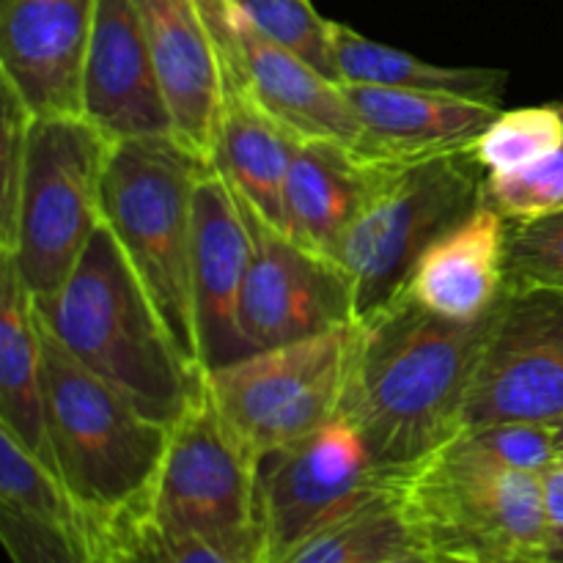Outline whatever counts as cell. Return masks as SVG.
I'll use <instances>...</instances> for the list:
<instances>
[{
  "label": "cell",
  "mask_w": 563,
  "mask_h": 563,
  "mask_svg": "<svg viewBox=\"0 0 563 563\" xmlns=\"http://www.w3.org/2000/svg\"><path fill=\"white\" fill-rule=\"evenodd\" d=\"M489 319L493 311L471 322L438 317L405 289L357 319L339 412L357 423L385 473L405 476L465 429L467 390Z\"/></svg>",
  "instance_id": "1"
},
{
  "label": "cell",
  "mask_w": 563,
  "mask_h": 563,
  "mask_svg": "<svg viewBox=\"0 0 563 563\" xmlns=\"http://www.w3.org/2000/svg\"><path fill=\"white\" fill-rule=\"evenodd\" d=\"M33 300L44 330L154 421L170 427L201 390L207 372L176 344L104 220L64 284Z\"/></svg>",
  "instance_id": "2"
},
{
  "label": "cell",
  "mask_w": 563,
  "mask_h": 563,
  "mask_svg": "<svg viewBox=\"0 0 563 563\" xmlns=\"http://www.w3.org/2000/svg\"><path fill=\"white\" fill-rule=\"evenodd\" d=\"M42 388L53 467L82 522L146 511L170 427L80 366L44 324Z\"/></svg>",
  "instance_id": "3"
},
{
  "label": "cell",
  "mask_w": 563,
  "mask_h": 563,
  "mask_svg": "<svg viewBox=\"0 0 563 563\" xmlns=\"http://www.w3.org/2000/svg\"><path fill=\"white\" fill-rule=\"evenodd\" d=\"M207 168L212 165L176 137H132L113 143L102 187V220L196 366L192 196Z\"/></svg>",
  "instance_id": "4"
},
{
  "label": "cell",
  "mask_w": 563,
  "mask_h": 563,
  "mask_svg": "<svg viewBox=\"0 0 563 563\" xmlns=\"http://www.w3.org/2000/svg\"><path fill=\"white\" fill-rule=\"evenodd\" d=\"M542 476L445 443L401 476L412 544L451 563H550Z\"/></svg>",
  "instance_id": "5"
},
{
  "label": "cell",
  "mask_w": 563,
  "mask_h": 563,
  "mask_svg": "<svg viewBox=\"0 0 563 563\" xmlns=\"http://www.w3.org/2000/svg\"><path fill=\"white\" fill-rule=\"evenodd\" d=\"M113 141L86 115H31L14 256L33 297H47L80 262L102 225V187Z\"/></svg>",
  "instance_id": "6"
},
{
  "label": "cell",
  "mask_w": 563,
  "mask_h": 563,
  "mask_svg": "<svg viewBox=\"0 0 563 563\" xmlns=\"http://www.w3.org/2000/svg\"><path fill=\"white\" fill-rule=\"evenodd\" d=\"M357 322L295 344L256 350L207 372L229 438L256 465L339 412L350 383Z\"/></svg>",
  "instance_id": "7"
},
{
  "label": "cell",
  "mask_w": 563,
  "mask_h": 563,
  "mask_svg": "<svg viewBox=\"0 0 563 563\" xmlns=\"http://www.w3.org/2000/svg\"><path fill=\"white\" fill-rule=\"evenodd\" d=\"M484 176L473 152L394 170L333 256L352 280L357 319L394 300L421 253L484 201Z\"/></svg>",
  "instance_id": "8"
},
{
  "label": "cell",
  "mask_w": 563,
  "mask_h": 563,
  "mask_svg": "<svg viewBox=\"0 0 563 563\" xmlns=\"http://www.w3.org/2000/svg\"><path fill=\"white\" fill-rule=\"evenodd\" d=\"M146 515L163 531L198 539L231 563H262L256 465L225 432L207 374L201 390L170 423Z\"/></svg>",
  "instance_id": "9"
},
{
  "label": "cell",
  "mask_w": 563,
  "mask_h": 563,
  "mask_svg": "<svg viewBox=\"0 0 563 563\" xmlns=\"http://www.w3.org/2000/svg\"><path fill=\"white\" fill-rule=\"evenodd\" d=\"M401 476L374 462L361 429L344 412L297 443L256 462L262 563L278 561L319 528L396 493Z\"/></svg>",
  "instance_id": "10"
},
{
  "label": "cell",
  "mask_w": 563,
  "mask_h": 563,
  "mask_svg": "<svg viewBox=\"0 0 563 563\" xmlns=\"http://www.w3.org/2000/svg\"><path fill=\"white\" fill-rule=\"evenodd\" d=\"M563 418V289L506 284L495 302L471 390L465 427L559 423Z\"/></svg>",
  "instance_id": "11"
},
{
  "label": "cell",
  "mask_w": 563,
  "mask_h": 563,
  "mask_svg": "<svg viewBox=\"0 0 563 563\" xmlns=\"http://www.w3.org/2000/svg\"><path fill=\"white\" fill-rule=\"evenodd\" d=\"M253 258L242 289V335L251 352L295 344L357 322L350 275L324 253L300 245L245 207Z\"/></svg>",
  "instance_id": "12"
},
{
  "label": "cell",
  "mask_w": 563,
  "mask_h": 563,
  "mask_svg": "<svg viewBox=\"0 0 563 563\" xmlns=\"http://www.w3.org/2000/svg\"><path fill=\"white\" fill-rule=\"evenodd\" d=\"M253 258L245 203L214 168L192 196V308L203 372L251 352L242 335V289Z\"/></svg>",
  "instance_id": "13"
},
{
  "label": "cell",
  "mask_w": 563,
  "mask_h": 563,
  "mask_svg": "<svg viewBox=\"0 0 563 563\" xmlns=\"http://www.w3.org/2000/svg\"><path fill=\"white\" fill-rule=\"evenodd\" d=\"M80 115L113 143L176 137L135 0H97L82 60Z\"/></svg>",
  "instance_id": "14"
},
{
  "label": "cell",
  "mask_w": 563,
  "mask_h": 563,
  "mask_svg": "<svg viewBox=\"0 0 563 563\" xmlns=\"http://www.w3.org/2000/svg\"><path fill=\"white\" fill-rule=\"evenodd\" d=\"M218 47L256 102L297 137H324L361 146L363 126L344 82L264 36L234 3L229 20L212 27Z\"/></svg>",
  "instance_id": "15"
},
{
  "label": "cell",
  "mask_w": 563,
  "mask_h": 563,
  "mask_svg": "<svg viewBox=\"0 0 563 563\" xmlns=\"http://www.w3.org/2000/svg\"><path fill=\"white\" fill-rule=\"evenodd\" d=\"M97 0H0V80L33 115H80Z\"/></svg>",
  "instance_id": "16"
},
{
  "label": "cell",
  "mask_w": 563,
  "mask_h": 563,
  "mask_svg": "<svg viewBox=\"0 0 563 563\" xmlns=\"http://www.w3.org/2000/svg\"><path fill=\"white\" fill-rule=\"evenodd\" d=\"M176 141L212 165L223 97L218 38L196 0H135Z\"/></svg>",
  "instance_id": "17"
},
{
  "label": "cell",
  "mask_w": 563,
  "mask_h": 563,
  "mask_svg": "<svg viewBox=\"0 0 563 563\" xmlns=\"http://www.w3.org/2000/svg\"><path fill=\"white\" fill-rule=\"evenodd\" d=\"M363 126L357 152L388 163L471 152L504 108L454 93L344 82Z\"/></svg>",
  "instance_id": "18"
},
{
  "label": "cell",
  "mask_w": 563,
  "mask_h": 563,
  "mask_svg": "<svg viewBox=\"0 0 563 563\" xmlns=\"http://www.w3.org/2000/svg\"><path fill=\"white\" fill-rule=\"evenodd\" d=\"M399 165L368 157L350 143L300 137L286 176V236L333 258Z\"/></svg>",
  "instance_id": "19"
},
{
  "label": "cell",
  "mask_w": 563,
  "mask_h": 563,
  "mask_svg": "<svg viewBox=\"0 0 563 563\" xmlns=\"http://www.w3.org/2000/svg\"><path fill=\"white\" fill-rule=\"evenodd\" d=\"M509 234V220L484 198L421 253L405 291L427 311L454 322L484 317L506 289Z\"/></svg>",
  "instance_id": "20"
},
{
  "label": "cell",
  "mask_w": 563,
  "mask_h": 563,
  "mask_svg": "<svg viewBox=\"0 0 563 563\" xmlns=\"http://www.w3.org/2000/svg\"><path fill=\"white\" fill-rule=\"evenodd\" d=\"M223 60V97L214 126L212 168L242 203L286 234V176L300 137L256 102L229 60Z\"/></svg>",
  "instance_id": "21"
},
{
  "label": "cell",
  "mask_w": 563,
  "mask_h": 563,
  "mask_svg": "<svg viewBox=\"0 0 563 563\" xmlns=\"http://www.w3.org/2000/svg\"><path fill=\"white\" fill-rule=\"evenodd\" d=\"M0 429L53 467L44 423L42 324L36 300L9 253H0Z\"/></svg>",
  "instance_id": "22"
},
{
  "label": "cell",
  "mask_w": 563,
  "mask_h": 563,
  "mask_svg": "<svg viewBox=\"0 0 563 563\" xmlns=\"http://www.w3.org/2000/svg\"><path fill=\"white\" fill-rule=\"evenodd\" d=\"M330 44H333V60L341 82L454 93V97L482 99L493 104L504 102L506 82H509V75L500 69L429 64L405 49L366 38L341 22L330 25Z\"/></svg>",
  "instance_id": "23"
},
{
  "label": "cell",
  "mask_w": 563,
  "mask_h": 563,
  "mask_svg": "<svg viewBox=\"0 0 563 563\" xmlns=\"http://www.w3.org/2000/svg\"><path fill=\"white\" fill-rule=\"evenodd\" d=\"M410 544V528L396 489L319 528L273 563H383Z\"/></svg>",
  "instance_id": "24"
},
{
  "label": "cell",
  "mask_w": 563,
  "mask_h": 563,
  "mask_svg": "<svg viewBox=\"0 0 563 563\" xmlns=\"http://www.w3.org/2000/svg\"><path fill=\"white\" fill-rule=\"evenodd\" d=\"M0 506L60 531L82 533V515L58 473L5 429H0Z\"/></svg>",
  "instance_id": "25"
},
{
  "label": "cell",
  "mask_w": 563,
  "mask_h": 563,
  "mask_svg": "<svg viewBox=\"0 0 563 563\" xmlns=\"http://www.w3.org/2000/svg\"><path fill=\"white\" fill-rule=\"evenodd\" d=\"M93 563H231L190 537H176L148 520L146 511L110 522H82Z\"/></svg>",
  "instance_id": "26"
},
{
  "label": "cell",
  "mask_w": 563,
  "mask_h": 563,
  "mask_svg": "<svg viewBox=\"0 0 563 563\" xmlns=\"http://www.w3.org/2000/svg\"><path fill=\"white\" fill-rule=\"evenodd\" d=\"M563 146V102L500 110L473 143V157L487 174L526 168Z\"/></svg>",
  "instance_id": "27"
},
{
  "label": "cell",
  "mask_w": 563,
  "mask_h": 563,
  "mask_svg": "<svg viewBox=\"0 0 563 563\" xmlns=\"http://www.w3.org/2000/svg\"><path fill=\"white\" fill-rule=\"evenodd\" d=\"M264 36L291 49L322 75L339 80L330 44V25L311 0H231ZM341 82V80H339Z\"/></svg>",
  "instance_id": "28"
},
{
  "label": "cell",
  "mask_w": 563,
  "mask_h": 563,
  "mask_svg": "<svg viewBox=\"0 0 563 563\" xmlns=\"http://www.w3.org/2000/svg\"><path fill=\"white\" fill-rule=\"evenodd\" d=\"M484 198L509 223H531L563 209V146L517 170L484 176Z\"/></svg>",
  "instance_id": "29"
},
{
  "label": "cell",
  "mask_w": 563,
  "mask_h": 563,
  "mask_svg": "<svg viewBox=\"0 0 563 563\" xmlns=\"http://www.w3.org/2000/svg\"><path fill=\"white\" fill-rule=\"evenodd\" d=\"M456 449L489 465L509 471L544 473L559 462L555 432L550 423H487V427H465L454 440Z\"/></svg>",
  "instance_id": "30"
},
{
  "label": "cell",
  "mask_w": 563,
  "mask_h": 563,
  "mask_svg": "<svg viewBox=\"0 0 563 563\" xmlns=\"http://www.w3.org/2000/svg\"><path fill=\"white\" fill-rule=\"evenodd\" d=\"M506 284L563 289V209L531 223H511Z\"/></svg>",
  "instance_id": "31"
},
{
  "label": "cell",
  "mask_w": 563,
  "mask_h": 563,
  "mask_svg": "<svg viewBox=\"0 0 563 563\" xmlns=\"http://www.w3.org/2000/svg\"><path fill=\"white\" fill-rule=\"evenodd\" d=\"M0 251L11 245L20 209L22 176H25L27 126L31 110L20 93L0 80Z\"/></svg>",
  "instance_id": "32"
},
{
  "label": "cell",
  "mask_w": 563,
  "mask_h": 563,
  "mask_svg": "<svg viewBox=\"0 0 563 563\" xmlns=\"http://www.w3.org/2000/svg\"><path fill=\"white\" fill-rule=\"evenodd\" d=\"M0 539L11 563H93L82 533L60 531L0 506Z\"/></svg>",
  "instance_id": "33"
},
{
  "label": "cell",
  "mask_w": 563,
  "mask_h": 563,
  "mask_svg": "<svg viewBox=\"0 0 563 563\" xmlns=\"http://www.w3.org/2000/svg\"><path fill=\"white\" fill-rule=\"evenodd\" d=\"M544 511H548L550 563H563V460L544 471Z\"/></svg>",
  "instance_id": "34"
},
{
  "label": "cell",
  "mask_w": 563,
  "mask_h": 563,
  "mask_svg": "<svg viewBox=\"0 0 563 563\" xmlns=\"http://www.w3.org/2000/svg\"><path fill=\"white\" fill-rule=\"evenodd\" d=\"M383 563H451V561L440 559V555L429 553V550L410 544V548L399 550V553H394L390 559H385Z\"/></svg>",
  "instance_id": "35"
},
{
  "label": "cell",
  "mask_w": 563,
  "mask_h": 563,
  "mask_svg": "<svg viewBox=\"0 0 563 563\" xmlns=\"http://www.w3.org/2000/svg\"><path fill=\"white\" fill-rule=\"evenodd\" d=\"M198 9H201L203 20L209 22V27L220 25V22L229 20V9H231V0H196Z\"/></svg>",
  "instance_id": "36"
},
{
  "label": "cell",
  "mask_w": 563,
  "mask_h": 563,
  "mask_svg": "<svg viewBox=\"0 0 563 563\" xmlns=\"http://www.w3.org/2000/svg\"><path fill=\"white\" fill-rule=\"evenodd\" d=\"M553 432H555V451H559V460H563V418L559 423H553Z\"/></svg>",
  "instance_id": "37"
}]
</instances>
